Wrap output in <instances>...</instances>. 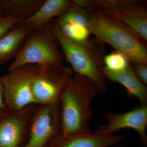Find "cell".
Here are the masks:
<instances>
[{
	"instance_id": "obj_1",
	"label": "cell",
	"mask_w": 147,
	"mask_h": 147,
	"mask_svg": "<svg viewBox=\"0 0 147 147\" xmlns=\"http://www.w3.org/2000/svg\"><path fill=\"white\" fill-rule=\"evenodd\" d=\"M100 93L99 88L91 80L73 74L63 90L59 100L63 134L91 133L89 123L92 102Z\"/></svg>"
},
{
	"instance_id": "obj_2",
	"label": "cell",
	"mask_w": 147,
	"mask_h": 147,
	"mask_svg": "<svg viewBox=\"0 0 147 147\" xmlns=\"http://www.w3.org/2000/svg\"><path fill=\"white\" fill-rule=\"evenodd\" d=\"M55 35L64 57L75 74L86 77L97 85L101 93L107 92V84L103 70L104 50L97 39L76 43L65 37L53 21L47 25Z\"/></svg>"
},
{
	"instance_id": "obj_3",
	"label": "cell",
	"mask_w": 147,
	"mask_h": 147,
	"mask_svg": "<svg viewBox=\"0 0 147 147\" xmlns=\"http://www.w3.org/2000/svg\"><path fill=\"white\" fill-rule=\"evenodd\" d=\"M88 27L99 42L111 45L131 63L147 64L146 42L121 22L96 10L90 13Z\"/></svg>"
},
{
	"instance_id": "obj_4",
	"label": "cell",
	"mask_w": 147,
	"mask_h": 147,
	"mask_svg": "<svg viewBox=\"0 0 147 147\" xmlns=\"http://www.w3.org/2000/svg\"><path fill=\"white\" fill-rule=\"evenodd\" d=\"M59 46L55 35L47 26L33 29L24 40L8 71L28 65L63 63L64 57Z\"/></svg>"
},
{
	"instance_id": "obj_5",
	"label": "cell",
	"mask_w": 147,
	"mask_h": 147,
	"mask_svg": "<svg viewBox=\"0 0 147 147\" xmlns=\"http://www.w3.org/2000/svg\"><path fill=\"white\" fill-rule=\"evenodd\" d=\"M36 66L32 87L35 103L41 105L59 103L63 90L73 75L72 69L63 63Z\"/></svg>"
},
{
	"instance_id": "obj_6",
	"label": "cell",
	"mask_w": 147,
	"mask_h": 147,
	"mask_svg": "<svg viewBox=\"0 0 147 147\" xmlns=\"http://www.w3.org/2000/svg\"><path fill=\"white\" fill-rule=\"evenodd\" d=\"M36 69L35 65H28L9 70L0 76L6 109L18 111L36 104L32 89Z\"/></svg>"
},
{
	"instance_id": "obj_7",
	"label": "cell",
	"mask_w": 147,
	"mask_h": 147,
	"mask_svg": "<svg viewBox=\"0 0 147 147\" xmlns=\"http://www.w3.org/2000/svg\"><path fill=\"white\" fill-rule=\"evenodd\" d=\"M62 133L59 103L38 105L28 137L23 147H48Z\"/></svg>"
},
{
	"instance_id": "obj_8",
	"label": "cell",
	"mask_w": 147,
	"mask_h": 147,
	"mask_svg": "<svg viewBox=\"0 0 147 147\" xmlns=\"http://www.w3.org/2000/svg\"><path fill=\"white\" fill-rule=\"evenodd\" d=\"M37 104L18 111L5 109L0 115V147H23Z\"/></svg>"
},
{
	"instance_id": "obj_9",
	"label": "cell",
	"mask_w": 147,
	"mask_h": 147,
	"mask_svg": "<svg viewBox=\"0 0 147 147\" xmlns=\"http://www.w3.org/2000/svg\"><path fill=\"white\" fill-rule=\"evenodd\" d=\"M105 118L108 123L100 126L94 134L102 136L112 135L122 129L131 128L137 131L142 144H147V104L141 105L123 113H107Z\"/></svg>"
},
{
	"instance_id": "obj_10",
	"label": "cell",
	"mask_w": 147,
	"mask_h": 147,
	"mask_svg": "<svg viewBox=\"0 0 147 147\" xmlns=\"http://www.w3.org/2000/svg\"><path fill=\"white\" fill-rule=\"evenodd\" d=\"M142 3L103 12L128 27L147 43V10Z\"/></svg>"
},
{
	"instance_id": "obj_11",
	"label": "cell",
	"mask_w": 147,
	"mask_h": 147,
	"mask_svg": "<svg viewBox=\"0 0 147 147\" xmlns=\"http://www.w3.org/2000/svg\"><path fill=\"white\" fill-rule=\"evenodd\" d=\"M122 135L102 136L96 134L61 133L53 139L48 147H108L120 142Z\"/></svg>"
},
{
	"instance_id": "obj_12",
	"label": "cell",
	"mask_w": 147,
	"mask_h": 147,
	"mask_svg": "<svg viewBox=\"0 0 147 147\" xmlns=\"http://www.w3.org/2000/svg\"><path fill=\"white\" fill-rule=\"evenodd\" d=\"M106 79L120 84L125 88L129 97L137 98L141 105L147 104V88L134 74L131 64L123 70L119 71H109L103 68Z\"/></svg>"
},
{
	"instance_id": "obj_13",
	"label": "cell",
	"mask_w": 147,
	"mask_h": 147,
	"mask_svg": "<svg viewBox=\"0 0 147 147\" xmlns=\"http://www.w3.org/2000/svg\"><path fill=\"white\" fill-rule=\"evenodd\" d=\"M35 28L31 24H19L0 38V64L15 57L26 37Z\"/></svg>"
},
{
	"instance_id": "obj_14",
	"label": "cell",
	"mask_w": 147,
	"mask_h": 147,
	"mask_svg": "<svg viewBox=\"0 0 147 147\" xmlns=\"http://www.w3.org/2000/svg\"><path fill=\"white\" fill-rule=\"evenodd\" d=\"M69 0H45L32 15L20 24H29L35 28L46 26L71 4Z\"/></svg>"
},
{
	"instance_id": "obj_15",
	"label": "cell",
	"mask_w": 147,
	"mask_h": 147,
	"mask_svg": "<svg viewBox=\"0 0 147 147\" xmlns=\"http://www.w3.org/2000/svg\"><path fill=\"white\" fill-rule=\"evenodd\" d=\"M43 1L44 0L0 1L1 13L4 16H21L25 20L38 9Z\"/></svg>"
},
{
	"instance_id": "obj_16",
	"label": "cell",
	"mask_w": 147,
	"mask_h": 147,
	"mask_svg": "<svg viewBox=\"0 0 147 147\" xmlns=\"http://www.w3.org/2000/svg\"><path fill=\"white\" fill-rule=\"evenodd\" d=\"M90 14L86 9L74 5L71 2V4L60 15L53 21L57 26L75 24L88 27Z\"/></svg>"
},
{
	"instance_id": "obj_17",
	"label": "cell",
	"mask_w": 147,
	"mask_h": 147,
	"mask_svg": "<svg viewBox=\"0 0 147 147\" xmlns=\"http://www.w3.org/2000/svg\"><path fill=\"white\" fill-rule=\"evenodd\" d=\"M55 25L65 37L76 43L86 42L89 39L91 34L88 27L83 25L75 24H65L60 26Z\"/></svg>"
},
{
	"instance_id": "obj_18",
	"label": "cell",
	"mask_w": 147,
	"mask_h": 147,
	"mask_svg": "<svg viewBox=\"0 0 147 147\" xmlns=\"http://www.w3.org/2000/svg\"><path fill=\"white\" fill-rule=\"evenodd\" d=\"M103 64V68L109 71H119L128 67L131 63L123 54L115 51L104 56Z\"/></svg>"
},
{
	"instance_id": "obj_19",
	"label": "cell",
	"mask_w": 147,
	"mask_h": 147,
	"mask_svg": "<svg viewBox=\"0 0 147 147\" xmlns=\"http://www.w3.org/2000/svg\"><path fill=\"white\" fill-rule=\"evenodd\" d=\"M142 1L140 0H92L95 9L102 11L119 10Z\"/></svg>"
},
{
	"instance_id": "obj_20",
	"label": "cell",
	"mask_w": 147,
	"mask_h": 147,
	"mask_svg": "<svg viewBox=\"0 0 147 147\" xmlns=\"http://www.w3.org/2000/svg\"><path fill=\"white\" fill-rule=\"evenodd\" d=\"M24 20L25 18L21 16H6L0 14V38Z\"/></svg>"
},
{
	"instance_id": "obj_21",
	"label": "cell",
	"mask_w": 147,
	"mask_h": 147,
	"mask_svg": "<svg viewBox=\"0 0 147 147\" xmlns=\"http://www.w3.org/2000/svg\"><path fill=\"white\" fill-rule=\"evenodd\" d=\"M131 67L135 75L145 85L147 84V64L131 63Z\"/></svg>"
},
{
	"instance_id": "obj_22",
	"label": "cell",
	"mask_w": 147,
	"mask_h": 147,
	"mask_svg": "<svg viewBox=\"0 0 147 147\" xmlns=\"http://www.w3.org/2000/svg\"><path fill=\"white\" fill-rule=\"evenodd\" d=\"M71 2L74 5L86 9L89 13L94 11L95 9L92 0H72Z\"/></svg>"
},
{
	"instance_id": "obj_23",
	"label": "cell",
	"mask_w": 147,
	"mask_h": 147,
	"mask_svg": "<svg viewBox=\"0 0 147 147\" xmlns=\"http://www.w3.org/2000/svg\"><path fill=\"white\" fill-rule=\"evenodd\" d=\"M5 107L3 98V88L1 82L0 81V110L5 109Z\"/></svg>"
},
{
	"instance_id": "obj_24",
	"label": "cell",
	"mask_w": 147,
	"mask_h": 147,
	"mask_svg": "<svg viewBox=\"0 0 147 147\" xmlns=\"http://www.w3.org/2000/svg\"><path fill=\"white\" fill-rule=\"evenodd\" d=\"M5 109H4V110H0V115H1V114L2 113L3 111H4Z\"/></svg>"
},
{
	"instance_id": "obj_25",
	"label": "cell",
	"mask_w": 147,
	"mask_h": 147,
	"mask_svg": "<svg viewBox=\"0 0 147 147\" xmlns=\"http://www.w3.org/2000/svg\"><path fill=\"white\" fill-rule=\"evenodd\" d=\"M0 14H1V5H0Z\"/></svg>"
},
{
	"instance_id": "obj_26",
	"label": "cell",
	"mask_w": 147,
	"mask_h": 147,
	"mask_svg": "<svg viewBox=\"0 0 147 147\" xmlns=\"http://www.w3.org/2000/svg\"></svg>"
}]
</instances>
